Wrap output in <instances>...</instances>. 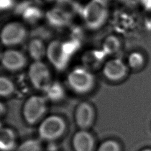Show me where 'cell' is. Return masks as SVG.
Here are the masks:
<instances>
[{"label": "cell", "instance_id": "26", "mask_svg": "<svg viewBox=\"0 0 151 151\" xmlns=\"http://www.w3.org/2000/svg\"><path fill=\"white\" fill-rule=\"evenodd\" d=\"M45 1H51V0H45Z\"/></svg>", "mask_w": 151, "mask_h": 151}, {"label": "cell", "instance_id": "3", "mask_svg": "<svg viewBox=\"0 0 151 151\" xmlns=\"http://www.w3.org/2000/svg\"><path fill=\"white\" fill-rule=\"evenodd\" d=\"M67 130L64 119L57 114L45 117L38 124V134L43 141L53 142L61 138Z\"/></svg>", "mask_w": 151, "mask_h": 151}, {"label": "cell", "instance_id": "1", "mask_svg": "<svg viewBox=\"0 0 151 151\" xmlns=\"http://www.w3.org/2000/svg\"><path fill=\"white\" fill-rule=\"evenodd\" d=\"M109 14L106 0H90L83 9L82 15L87 27L91 30H97L105 24Z\"/></svg>", "mask_w": 151, "mask_h": 151}, {"label": "cell", "instance_id": "15", "mask_svg": "<svg viewBox=\"0 0 151 151\" xmlns=\"http://www.w3.org/2000/svg\"><path fill=\"white\" fill-rule=\"evenodd\" d=\"M28 52L34 61H41L46 54L47 49L42 41L38 38L31 40L28 44Z\"/></svg>", "mask_w": 151, "mask_h": 151}, {"label": "cell", "instance_id": "20", "mask_svg": "<svg viewBox=\"0 0 151 151\" xmlns=\"http://www.w3.org/2000/svg\"><path fill=\"white\" fill-rule=\"evenodd\" d=\"M106 56V55L104 53L102 50H93L87 52L84 55V61L87 64H90L91 65H96L102 62Z\"/></svg>", "mask_w": 151, "mask_h": 151}, {"label": "cell", "instance_id": "2", "mask_svg": "<svg viewBox=\"0 0 151 151\" xmlns=\"http://www.w3.org/2000/svg\"><path fill=\"white\" fill-rule=\"evenodd\" d=\"M96 77L85 67H77L71 70L67 76L69 88L78 94H85L93 90L96 86Z\"/></svg>", "mask_w": 151, "mask_h": 151}, {"label": "cell", "instance_id": "25", "mask_svg": "<svg viewBox=\"0 0 151 151\" xmlns=\"http://www.w3.org/2000/svg\"><path fill=\"white\" fill-rule=\"evenodd\" d=\"M140 151H151V148L150 147H145V148L141 149Z\"/></svg>", "mask_w": 151, "mask_h": 151}, {"label": "cell", "instance_id": "24", "mask_svg": "<svg viewBox=\"0 0 151 151\" xmlns=\"http://www.w3.org/2000/svg\"><path fill=\"white\" fill-rule=\"evenodd\" d=\"M5 111L6 109L5 105L1 101H0V118L4 116Z\"/></svg>", "mask_w": 151, "mask_h": 151}, {"label": "cell", "instance_id": "12", "mask_svg": "<svg viewBox=\"0 0 151 151\" xmlns=\"http://www.w3.org/2000/svg\"><path fill=\"white\" fill-rule=\"evenodd\" d=\"M17 135L10 127L0 129V151H13L17 146Z\"/></svg>", "mask_w": 151, "mask_h": 151}, {"label": "cell", "instance_id": "6", "mask_svg": "<svg viewBox=\"0 0 151 151\" xmlns=\"http://www.w3.org/2000/svg\"><path fill=\"white\" fill-rule=\"evenodd\" d=\"M46 55L52 67L58 71H63L67 67L72 55L66 48L64 42L58 40L50 43Z\"/></svg>", "mask_w": 151, "mask_h": 151}, {"label": "cell", "instance_id": "5", "mask_svg": "<svg viewBox=\"0 0 151 151\" xmlns=\"http://www.w3.org/2000/svg\"><path fill=\"white\" fill-rule=\"evenodd\" d=\"M28 77L32 86L42 92L52 81L49 68L41 61H34L29 65Z\"/></svg>", "mask_w": 151, "mask_h": 151}, {"label": "cell", "instance_id": "4", "mask_svg": "<svg viewBox=\"0 0 151 151\" xmlns=\"http://www.w3.org/2000/svg\"><path fill=\"white\" fill-rule=\"evenodd\" d=\"M47 110V100L45 96L32 95L24 102L22 114L24 121L29 125H34L45 117Z\"/></svg>", "mask_w": 151, "mask_h": 151}, {"label": "cell", "instance_id": "22", "mask_svg": "<svg viewBox=\"0 0 151 151\" xmlns=\"http://www.w3.org/2000/svg\"><path fill=\"white\" fill-rule=\"evenodd\" d=\"M23 17L29 21L34 22L41 16L40 11L35 7L27 6L22 11Z\"/></svg>", "mask_w": 151, "mask_h": 151}, {"label": "cell", "instance_id": "10", "mask_svg": "<svg viewBox=\"0 0 151 151\" xmlns=\"http://www.w3.org/2000/svg\"><path fill=\"white\" fill-rule=\"evenodd\" d=\"M27 61L25 55L16 50H6L1 57V62L3 67L12 72L21 70L26 65Z\"/></svg>", "mask_w": 151, "mask_h": 151}, {"label": "cell", "instance_id": "21", "mask_svg": "<svg viewBox=\"0 0 151 151\" xmlns=\"http://www.w3.org/2000/svg\"><path fill=\"white\" fill-rule=\"evenodd\" d=\"M96 151H122V147L117 140L110 139L101 142Z\"/></svg>", "mask_w": 151, "mask_h": 151}, {"label": "cell", "instance_id": "16", "mask_svg": "<svg viewBox=\"0 0 151 151\" xmlns=\"http://www.w3.org/2000/svg\"><path fill=\"white\" fill-rule=\"evenodd\" d=\"M122 47L120 38L114 35L106 37L102 43V51L106 55H113L119 51Z\"/></svg>", "mask_w": 151, "mask_h": 151}, {"label": "cell", "instance_id": "11", "mask_svg": "<svg viewBox=\"0 0 151 151\" xmlns=\"http://www.w3.org/2000/svg\"><path fill=\"white\" fill-rule=\"evenodd\" d=\"M74 151H96V141L93 135L87 130H79L72 137Z\"/></svg>", "mask_w": 151, "mask_h": 151}, {"label": "cell", "instance_id": "13", "mask_svg": "<svg viewBox=\"0 0 151 151\" xmlns=\"http://www.w3.org/2000/svg\"><path fill=\"white\" fill-rule=\"evenodd\" d=\"M71 15L60 7L52 8L47 14V18L53 26L61 27L67 25L70 21Z\"/></svg>", "mask_w": 151, "mask_h": 151}, {"label": "cell", "instance_id": "9", "mask_svg": "<svg viewBox=\"0 0 151 151\" xmlns=\"http://www.w3.org/2000/svg\"><path fill=\"white\" fill-rule=\"evenodd\" d=\"M96 111L93 106L88 102L82 101L76 108L74 120L80 130H88L94 124Z\"/></svg>", "mask_w": 151, "mask_h": 151}, {"label": "cell", "instance_id": "8", "mask_svg": "<svg viewBox=\"0 0 151 151\" xmlns=\"http://www.w3.org/2000/svg\"><path fill=\"white\" fill-rule=\"evenodd\" d=\"M129 67L120 58H111L106 61L102 67L104 77L111 82H119L127 75Z\"/></svg>", "mask_w": 151, "mask_h": 151}, {"label": "cell", "instance_id": "17", "mask_svg": "<svg viewBox=\"0 0 151 151\" xmlns=\"http://www.w3.org/2000/svg\"><path fill=\"white\" fill-rule=\"evenodd\" d=\"M126 64L129 68L136 71L139 70L145 66L146 58L142 52L134 51L129 54Z\"/></svg>", "mask_w": 151, "mask_h": 151}, {"label": "cell", "instance_id": "19", "mask_svg": "<svg viewBox=\"0 0 151 151\" xmlns=\"http://www.w3.org/2000/svg\"><path fill=\"white\" fill-rule=\"evenodd\" d=\"M15 86L13 81L6 76H0V97H7L14 94Z\"/></svg>", "mask_w": 151, "mask_h": 151}, {"label": "cell", "instance_id": "18", "mask_svg": "<svg viewBox=\"0 0 151 151\" xmlns=\"http://www.w3.org/2000/svg\"><path fill=\"white\" fill-rule=\"evenodd\" d=\"M14 151H42V146L40 140L28 139L19 144Z\"/></svg>", "mask_w": 151, "mask_h": 151}, {"label": "cell", "instance_id": "23", "mask_svg": "<svg viewBox=\"0 0 151 151\" xmlns=\"http://www.w3.org/2000/svg\"><path fill=\"white\" fill-rule=\"evenodd\" d=\"M12 0H0V8H8L12 5Z\"/></svg>", "mask_w": 151, "mask_h": 151}, {"label": "cell", "instance_id": "7", "mask_svg": "<svg viewBox=\"0 0 151 151\" xmlns=\"http://www.w3.org/2000/svg\"><path fill=\"white\" fill-rule=\"evenodd\" d=\"M27 30L24 25L18 22H12L5 25L0 34L2 44L14 46L22 43L27 38Z\"/></svg>", "mask_w": 151, "mask_h": 151}, {"label": "cell", "instance_id": "14", "mask_svg": "<svg viewBox=\"0 0 151 151\" xmlns=\"http://www.w3.org/2000/svg\"><path fill=\"white\" fill-rule=\"evenodd\" d=\"M45 97L50 101L57 103L62 101L65 97L64 86L57 81H53L44 91Z\"/></svg>", "mask_w": 151, "mask_h": 151}]
</instances>
